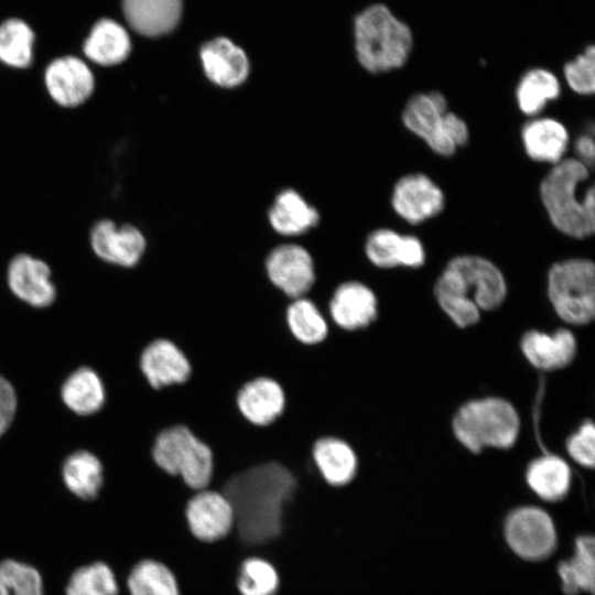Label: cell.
Returning <instances> with one entry per match:
<instances>
[{
	"label": "cell",
	"instance_id": "1",
	"mask_svg": "<svg viewBox=\"0 0 595 595\" xmlns=\"http://www.w3.org/2000/svg\"><path fill=\"white\" fill-rule=\"evenodd\" d=\"M296 489L294 474L283 464L269 461L232 474L217 490L231 504L239 538L256 545L280 534Z\"/></svg>",
	"mask_w": 595,
	"mask_h": 595
},
{
	"label": "cell",
	"instance_id": "2",
	"mask_svg": "<svg viewBox=\"0 0 595 595\" xmlns=\"http://www.w3.org/2000/svg\"><path fill=\"white\" fill-rule=\"evenodd\" d=\"M443 312L461 328L476 324L482 311L498 309L507 296L500 269L478 255H459L444 267L434 284Z\"/></svg>",
	"mask_w": 595,
	"mask_h": 595
},
{
	"label": "cell",
	"instance_id": "3",
	"mask_svg": "<svg viewBox=\"0 0 595 595\" xmlns=\"http://www.w3.org/2000/svg\"><path fill=\"white\" fill-rule=\"evenodd\" d=\"M542 205L561 234L585 239L595 231V187L591 169L575 158L552 165L539 185Z\"/></svg>",
	"mask_w": 595,
	"mask_h": 595
},
{
	"label": "cell",
	"instance_id": "4",
	"mask_svg": "<svg viewBox=\"0 0 595 595\" xmlns=\"http://www.w3.org/2000/svg\"><path fill=\"white\" fill-rule=\"evenodd\" d=\"M412 33L383 4H374L355 20V48L359 64L378 74L402 67L410 55Z\"/></svg>",
	"mask_w": 595,
	"mask_h": 595
},
{
	"label": "cell",
	"instance_id": "5",
	"mask_svg": "<svg viewBox=\"0 0 595 595\" xmlns=\"http://www.w3.org/2000/svg\"><path fill=\"white\" fill-rule=\"evenodd\" d=\"M453 432L468 451L485 447L509 448L519 435L520 419L515 407L498 397L464 403L453 418Z\"/></svg>",
	"mask_w": 595,
	"mask_h": 595
},
{
	"label": "cell",
	"instance_id": "6",
	"mask_svg": "<svg viewBox=\"0 0 595 595\" xmlns=\"http://www.w3.org/2000/svg\"><path fill=\"white\" fill-rule=\"evenodd\" d=\"M403 126L436 154L453 155L469 139L466 121L448 109L440 91L418 93L404 105Z\"/></svg>",
	"mask_w": 595,
	"mask_h": 595
},
{
	"label": "cell",
	"instance_id": "7",
	"mask_svg": "<svg viewBox=\"0 0 595 595\" xmlns=\"http://www.w3.org/2000/svg\"><path fill=\"white\" fill-rule=\"evenodd\" d=\"M151 456L158 468L169 476L180 477L192 491L208 488L212 482L213 452L186 425L175 424L160 431Z\"/></svg>",
	"mask_w": 595,
	"mask_h": 595
},
{
	"label": "cell",
	"instance_id": "8",
	"mask_svg": "<svg viewBox=\"0 0 595 595\" xmlns=\"http://www.w3.org/2000/svg\"><path fill=\"white\" fill-rule=\"evenodd\" d=\"M548 298L556 315L572 325H586L595 316V264L586 258L554 262L547 277Z\"/></svg>",
	"mask_w": 595,
	"mask_h": 595
},
{
	"label": "cell",
	"instance_id": "9",
	"mask_svg": "<svg viewBox=\"0 0 595 595\" xmlns=\"http://www.w3.org/2000/svg\"><path fill=\"white\" fill-rule=\"evenodd\" d=\"M504 537L517 556L531 562L547 560L558 545L552 517L537 506H521L511 510L504 522Z\"/></svg>",
	"mask_w": 595,
	"mask_h": 595
},
{
	"label": "cell",
	"instance_id": "10",
	"mask_svg": "<svg viewBox=\"0 0 595 595\" xmlns=\"http://www.w3.org/2000/svg\"><path fill=\"white\" fill-rule=\"evenodd\" d=\"M269 283L289 300L306 296L316 281L313 252L298 242L272 247L262 259Z\"/></svg>",
	"mask_w": 595,
	"mask_h": 595
},
{
	"label": "cell",
	"instance_id": "11",
	"mask_svg": "<svg viewBox=\"0 0 595 595\" xmlns=\"http://www.w3.org/2000/svg\"><path fill=\"white\" fill-rule=\"evenodd\" d=\"M378 314V298L370 285L360 279H347L333 290L326 321L342 331L358 332L370 327Z\"/></svg>",
	"mask_w": 595,
	"mask_h": 595
},
{
	"label": "cell",
	"instance_id": "12",
	"mask_svg": "<svg viewBox=\"0 0 595 595\" xmlns=\"http://www.w3.org/2000/svg\"><path fill=\"white\" fill-rule=\"evenodd\" d=\"M89 244L101 260L122 268H134L147 251L143 231L132 224L118 225L109 218L96 221L89 231Z\"/></svg>",
	"mask_w": 595,
	"mask_h": 595
},
{
	"label": "cell",
	"instance_id": "13",
	"mask_svg": "<svg viewBox=\"0 0 595 595\" xmlns=\"http://www.w3.org/2000/svg\"><path fill=\"white\" fill-rule=\"evenodd\" d=\"M390 202L401 219L419 225L443 212L445 194L429 175L408 173L394 183Z\"/></svg>",
	"mask_w": 595,
	"mask_h": 595
},
{
	"label": "cell",
	"instance_id": "14",
	"mask_svg": "<svg viewBox=\"0 0 595 595\" xmlns=\"http://www.w3.org/2000/svg\"><path fill=\"white\" fill-rule=\"evenodd\" d=\"M183 512L192 534L204 542L223 539L234 527L231 504L216 489L194 491L186 500Z\"/></svg>",
	"mask_w": 595,
	"mask_h": 595
},
{
	"label": "cell",
	"instance_id": "15",
	"mask_svg": "<svg viewBox=\"0 0 595 595\" xmlns=\"http://www.w3.org/2000/svg\"><path fill=\"white\" fill-rule=\"evenodd\" d=\"M44 85L50 98L57 106L72 109L84 105L91 97L95 77L83 60L63 56L47 65Z\"/></svg>",
	"mask_w": 595,
	"mask_h": 595
},
{
	"label": "cell",
	"instance_id": "16",
	"mask_svg": "<svg viewBox=\"0 0 595 595\" xmlns=\"http://www.w3.org/2000/svg\"><path fill=\"white\" fill-rule=\"evenodd\" d=\"M139 370L153 390L187 381L192 366L183 350L167 338L148 343L139 355Z\"/></svg>",
	"mask_w": 595,
	"mask_h": 595
},
{
	"label": "cell",
	"instance_id": "17",
	"mask_svg": "<svg viewBox=\"0 0 595 595\" xmlns=\"http://www.w3.org/2000/svg\"><path fill=\"white\" fill-rule=\"evenodd\" d=\"M367 260L377 268H420L425 262V249L419 237L403 235L391 228L370 231L364 244Z\"/></svg>",
	"mask_w": 595,
	"mask_h": 595
},
{
	"label": "cell",
	"instance_id": "18",
	"mask_svg": "<svg viewBox=\"0 0 595 595\" xmlns=\"http://www.w3.org/2000/svg\"><path fill=\"white\" fill-rule=\"evenodd\" d=\"M199 58L207 79L220 88H237L249 77L250 62L246 52L229 39L217 37L205 43Z\"/></svg>",
	"mask_w": 595,
	"mask_h": 595
},
{
	"label": "cell",
	"instance_id": "19",
	"mask_svg": "<svg viewBox=\"0 0 595 595\" xmlns=\"http://www.w3.org/2000/svg\"><path fill=\"white\" fill-rule=\"evenodd\" d=\"M7 280L13 294L33 306H48L55 300L48 264L31 255L19 253L11 259Z\"/></svg>",
	"mask_w": 595,
	"mask_h": 595
},
{
	"label": "cell",
	"instance_id": "20",
	"mask_svg": "<svg viewBox=\"0 0 595 595\" xmlns=\"http://www.w3.org/2000/svg\"><path fill=\"white\" fill-rule=\"evenodd\" d=\"M236 405L240 414L252 425L268 426L282 414L285 394L278 381L260 376L239 388Z\"/></svg>",
	"mask_w": 595,
	"mask_h": 595
},
{
	"label": "cell",
	"instance_id": "21",
	"mask_svg": "<svg viewBox=\"0 0 595 595\" xmlns=\"http://www.w3.org/2000/svg\"><path fill=\"white\" fill-rule=\"evenodd\" d=\"M520 348L533 367L552 371L572 363L577 345L571 331L559 328L553 334L539 331L524 333L520 340Z\"/></svg>",
	"mask_w": 595,
	"mask_h": 595
},
{
	"label": "cell",
	"instance_id": "22",
	"mask_svg": "<svg viewBox=\"0 0 595 595\" xmlns=\"http://www.w3.org/2000/svg\"><path fill=\"white\" fill-rule=\"evenodd\" d=\"M312 458L326 485L346 487L358 473V456L345 440L327 435L317 439L312 446Z\"/></svg>",
	"mask_w": 595,
	"mask_h": 595
},
{
	"label": "cell",
	"instance_id": "23",
	"mask_svg": "<svg viewBox=\"0 0 595 595\" xmlns=\"http://www.w3.org/2000/svg\"><path fill=\"white\" fill-rule=\"evenodd\" d=\"M321 215L299 191L283 188L273 198L268 221L274 232L284 237H296L318 225Z\"/></svg>",
	"mask_w": 595,
	"mask_h": 595
},
{
	"label": "cell",
	"instance_id": "24",
	"mask_svg": "<svg viewBox=\"0 0 595 595\" xmlns=\"http://www.w3.org/2000/svg\"><path fill=\"white\" fill-rule=\"evenodd\" d=\"M520 138L532 161L552 165L565 158L570 143L566 127L552 117H532L522 126Z\"/></svg>",
	"mask_w": 595,
	"mask_h": 595
},
{
	"label": "cell",
	"instance_id": "25",
	"mask_svg": "<svg viewBox=\"0 0 595 595\" xmlns=\"http://www.w3.org/2000/svg\"><path fill=\"white\" fill-rule=\"evenodd\" d=\"M129 25L145 36L171 32L180 21L182 0H122Z\"/></svg>",
	"mask_w": 595,
	"mask_h": 595
},
{
	"label": "cell",
	"instance_id": "26",
	"mask_svg": "<svg viewBox=\"0 0 595 595\" xmlns=\"http://www.w3.org/2000/svg\"><path fill=\"white\" fill-rule=\"evenodd\" d=\"M561 588L565 595L583 592L594 594L595 540L592 534H581L574 541V554L558 564Z\"/></svg>",
	"mask_w": 595,
	"mask_h": 595
},
{
	"label": "cell",
	"instance_id": "27",
	"mask_svg": "<svg viewBox=\"0 0 595 595\" xmlns=\"http://www.w3.org/2000/svg\"><path fill=\"white\" fill-rule=\"evenodd\" d=\"M526 480L530 489L541 499L559 501L570 491L572 473L563 458L543 455L529 464Z\"/></svg>",
	"mask_w": 595,
	"mask_h": 595
},
{
	"label": "cell",
	"instance_id": "28",
	"mask_svg": "<svg viewBox=\"0 0 595 595\" xmlns=\"http://www.w3.org/2000/svg\"><path fill=\"white\" fill-rule=\"evenodd\" d=\"M130 50L128 32L109 19L98 21L84 44L85 55L101 66L120 64L129 56Z\"/></svg>",
	"mask_w": 595,
	"mask_h": 595
},
{
	"label": "cell",
	"instance_id": "29",
	"mask_svg": "<svg viewBox=\"0 0 595 595\" xmlns=\"http://www.w3.org/2000/svg\"><path fill=\"white\" fill-rule=\"evenodd\" d=\"M561 95L558 77L545 68H532L524 73L516 88L519 110L528 117H537L548 105Z\"/></svg>",
	"mask_w": 595,
	"mask_h": 595
},
{
	"label": "cell",
	"instance_id": "30",
	"mask_svg": "<svg viewBox=\"0 0 595 595\" xmlns=\"http://www.w3.org/2000/svg\"><path fill=\"white\" fill-rule=\"evenodd\" d=\"M285 322L292 337L300 344L313 346L328 334V323L318 306L309 298L291 300L285 310Z\"/></svg>",
	"mask_w": 595,
	"mask_h": 595
},
{
	"label": "cell",
	"instance_id": "31",
	"mask_svg": "<svg viewBox=\"0 0 595 595\" xmlns=\"http://www.w3.org/2000/svg\"><path fill=\"white\" fill-rule=\"evenodd\" d=\"M62 398L72 411L80 415H88L101 408L105 390L97 374L83 367L72 374L64 382Z\"/></svg>",
	"mask_w": 595,
	"mask_h": 595
},
{
	"label": "cell",
	"instance_id": "32",
	"mask_svg": "<svg viewBox=\"0 0 595 595\" xmlns=\"http://www.w3.org/2000/svg\"><path fill=\"white\" fill-rule=\"evenodd\" d=\"M63 480L77 497L89 500L97 497L102 485V466L91 453L72 454L63 466Z\"/></svg>",
	"mask_w": 595,
	"mask_h": 595
},
{
	"label": "cell",
	"instance_id": "33",
	"mask_svg": "<svg viewBox=\"0 0 595 595\" xmlns=\"http://www.w3.org/2000/svg\"><path fill=\"white\" fill-rule=\"evenodd\" d=\"M130 595H180L177 581L172 571L155 560H142L128 576Z\"/></svg>",
	"mask_w": 595,
	"mask_h": 595
},
{
	"label": "cell",
	"instance_id": "34",
	"mask_svg": "<svg viewBox=\"0 0 595 595\" xmlns=\"http://www.w3.org/2000/svg\"><path fill=\"white\" fill-rule=\"evenodd\" d=\"M34 34L21 20H7L0 25V61L14 68L28 67L33 58Z\"/></svg>",
	"mask_w": 595,
	"mask_h": 595
},
{
	"label": "cell",
	"instance_id": "35",
	"mask_svg": "<svg viewBox=\"0 0 595 595\" xmlns=\"http://www.w3.org/2000/svg\"><path fill=\"white\" fill-rule=\"evenodd\" d=\"M66 595H118L116 576L104 562L84 565L69 577Z\"/></svg>",
	"mask_w": 595,
	"mask_h": 595
},
{
	"label": "cell",
	"instance_id": "36",
	"mask_svg": "<svg viewBox=\"0 0 595 595\" xmlns=\"http://www.w3.org/2000/svg\"><path fill=\"white\" fill-rule=\"evenodd\" d=\"M279 583L275 567L260 558L245 560L237 577V587L241 595H275Z\"/></svg>",
	"mask_w": 595,
	"mask_h": 595
},
{
	"label": "cell",
	"instance_id": "37",
	"mask_svg": "<svg viewBox=\"0 0 595 595\" xmlns=\"http://www.w3.org/2000/svg\"><path fill=\"white\" fill-rule=\"evenodd\" d=\"M0 595H43L39 571L15 560L0 562Z\"/></svg>",
	"mask_w": 595,
	"mask_h": 595
},
{
	"label": "cell",
	"instance_id": "38",
	"mask_svg": "<svg viewBox=\"0 0 595 595\" xmlns=\"http://www.w3.org/2000/svg\"><path fill=\"white\" fill-rule=\"evenodd\" d=\"M563 74L570 88L583 96L595 91V48L587 46L575 60L565 64Z\"/></svg>",
	"mask_w": 595,
	"mask_h": 595
},
{
	"label": "cell",
	"instance_id": "39",
	"mask_svg": "<svg viewBox=\"0 0 595 595\" xmlns=\"http://www.w3.org/2000/svg\"><path fill=\"white\" fill-rule=\"evenodd\" d=\"M569 455L580 465L588 468L595 463V426L591 420L585 421L572 434L566 443Z\"/></svg>",
	"mask_w": 595,
	"mask_h": 595
},
{
	"label": "cell",
	"instance_id": "40",
	"mask_svg": "<svg viewBox=\"0 0 595 595\" xmlns=\"http://www.w3.org/2000/svg\"><path fill=\"white\" fill-rule=\"evenodd\" d=\"M17 409V397L11 383L0 376V436L12 422Z\"/></svg>",
	"mask_w": 595,
	"mask_h": 595
},
{
	"label": "cell",
	"instance_id": "41",
	"mask_svg": "<svg viewBox=\"0 0 595 595\" xmlns=\"http://www.w3.org/2000/svg\"><path fill=\"white\" fill-rule=\"evenodd\" d=\"M575 159L592 169L595 156V142L593 132H583L574 141L573 144Z\"/></svg>",
	"mask_w": 595,
	"mask_h": 595
}]
</instances>
